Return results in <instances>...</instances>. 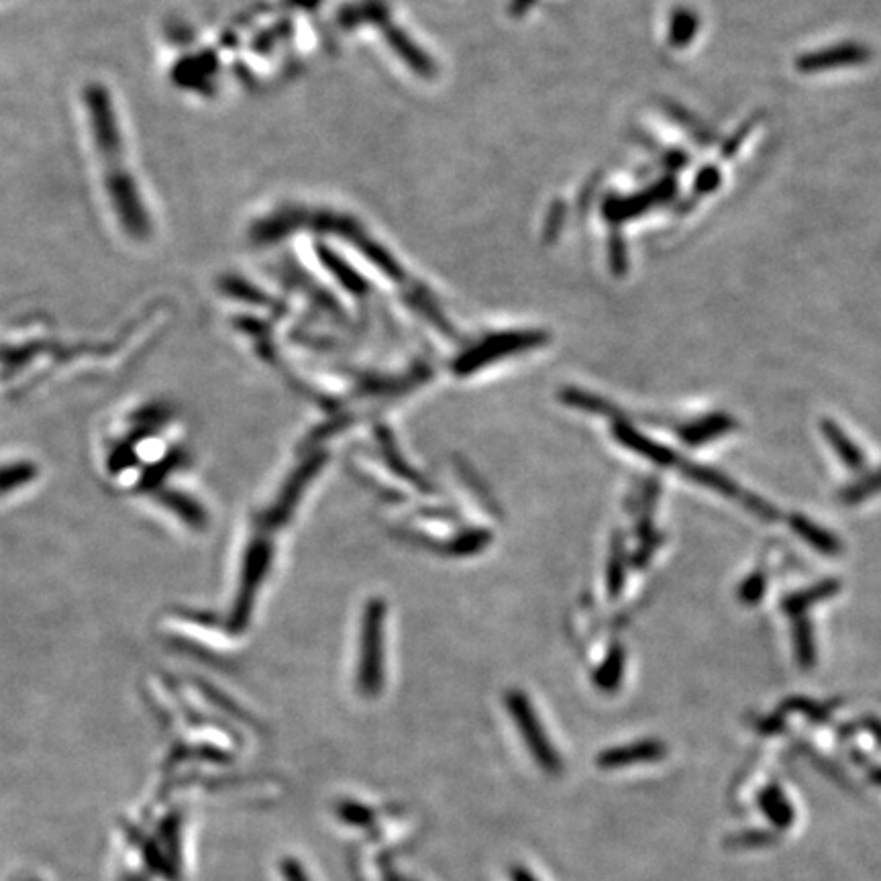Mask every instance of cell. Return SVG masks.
Returning <instances> with one entry per match:
<instances>
[{
  "label": "cell",
  "instance_id": "1",
  "mask_svg": "<svg viewBox=\"0 0 881 881\" xmlns=\"http://www.w3.org/2000/svg\"><path fill=\"white\" fill-rule=\"evenodd\" d=\"M90 100V117H92V133L96 137V143L107 147L105 160L107 170V186L113 194L111 198L117 200V209L121 215V221L125 227H131V235H145V213L141 209L139 192L135 190L133 182L127 176V168L121 158V133L115 125L113 129V115L107 109V96L102 90H92L88 94Z\"/></svg>",
  "mask_w": 881,
  "mask_h": 881
},
{
  "label": "cell",
  "instance_id": "2",
  "mask_svg": "<svg viewBox=\"0 0 881 881\" xmlns=\"http://www.w3.org/2000/svg\"><path fill=\"white\" fill-rule=\"evenodd\" d=\"M506 706L510 710V716L516 724L518 733H521L523 741L527 743L533 759L541 765L543 771H547L551 775L559 773L563 767L561 757H559L557 749L551 745L537 712L531 706V700L523 692L514 690V692H508Z\"/></svg>",
  "mask_w": 881,
  "mask_h": 881
},
{
  "label": "cell",
  "instance_id": "3",
  "mask_svg": "<svg viewBox=\"0 0 881 881\" xmlns=\"http://www.w3.org/2000/svg\"><path fill=\"white\" fill-rule=\"evenodd\" d=\"M384 614V602L372 600L364 618L359 686L368 696H376L384 684Z\"/></svg>",
  "mask_w": 881,
  "mask_h": 881
},
{
  "label": "cell",
  "instance_id": "4",
  "mask_svg": "<svg viewBox=\"0 0 881 881\" xmlns=\"http://www.w3.org/2000/svg\"><path fill=\"white\" fill-rule=\"evenodd\" d=\"M667 755V747L657 739H645L629 745L612 747L598 755V767L600 769H620L629 767L635 763H651L659 761Z\"/></svg>",
  "mask_w": 881,
  "mask_h": 881
},
{
  "label": "cell",
  "instance_id": "5",
  "mask_svg": "<svg viewBox=\"0 0 881 881\" xmlns=\"http://www.w3.org/2000/svg\"><path fill=\"white\" fill-rule=\"evenodd\" d=\"M614 437L618 439V443H623L625 447H629L631 451L639 453L641 457L657 463V465H671L676 461V453L671 449L647 439L645 435H641L639 431H635L633 427H629L627 423H616L614 425Z\"/></svg>",
  "mask_w": 881,
  "mask_h": 881
},
{
  "label": "cell",
  "instance_id": "6",
  "mask_svg": "<svg viewBox=\"0 0 881 881\" xmlns=\"http://www.w3.org/2000/svg\"><path fill=\"white\" fill-rule=\"evenodd\" d=\"M757 802H759V808L763 810V814L767 816V820L775 828H780V831H786V828H790L794 824V818H796L794 806L790 804L786 794L780 788H777L775 784L767 786L759 794Z\"/></svg>",
  "mask_w": 881,
  "mask_h": 881
},
{
  "label": "cell",
  "instance_id": "7",
  "mask_svg": "<svg viewBox=\"0 0 881 881\" xmlns=\"http://www.w3.org/2000/svg\"><path fill=\"white\" fill-rule=\"evenodd\" d=\"M623 667H625V653L623 649H614L606 663L596 671V686L604 692H612L618 688V682L623 680Z\"/></svg>",
  "mask_w": 881,
  "mask_h": 881
},
{
  "label": "cell",
  "instance_id": "8",
  "mask_svg": "<svg viewBox=\"0 0 881 881\" xmlns=\"http://www.w3.org/2000/svg\"><path fill=\"white\" fill-rule=\"evenodd\" d=\"M727 429H731V421L727 417H722V414H718V417H710V419H706L702 423L690 425L688 429L682 431V437L690 445H700V443H706L708 439L724 433Z\"/></svg>",
  "mask_w": 881,
  "mask_h": 881
},
{
  "label": "cell",
  "instance_id": "9",
  "mask_svg": "<svg viewBox=\"0 0 881 881\" xmlns=\"http://www.w3.org/2000/svg\"><path fill=\"white\" fill-rule=\"evenodd\" d=\"M623 582H625L623 543L614 541L612 557H610V563H608V594H610V598H616L620 592H623Z\"/></svg>",
  "mask_w": 881,
  "mask_h": 881
},
{
  "label": "cell",
  "instance_id": "10",
  "mask_svg": "<svg viewBox=\"0 0 881 881\" xmlns=\"http://www.w3.org/2000/svg\"><path fill=\"white\" fill-rule=\"evenodd\" d=\"M777 843V833L771 831H745L741 835H735L727 841L729 847L737 849H755V847H767Z\"/></svg>",
  "mask_w": 881,
  "mask_h": 881
},
{
  "label": "cell",
  "instance_id": "11",
  "mask_svg": "<svg viewBox=\"0 0 881 881\" xmlns=\"http://www.w3.org/2000/svg\"><path fill=\"white\" fill-rule=\"evenodd\" d=\"M490 543V535L484 531H470L465 533L461 539L455 541L453 545V553L457 555H472L478 553L480 549H484Z\"/></svg>",
  "mask_w": 881,
  "mask_h": 881
},
{
  "label": "cell",
  "instance_id": "12",
  "mask_svg": "<svg viewBox=\"0 0 881 881\" xmlns=\"http://www.w3.org/2000/svg\"><path fill=\"white\" fill-rule=\"evenodd\" d=\"M343 816L355 824H368L372 820L370 810H366L364 806H355V804H347L343 810Z\"/></svg>",
  "mask_w": 881,
  "mask_h": 881
},
{
  "label": "cell",
  "instance_id": "13",
  "mask_svg": "<svg viewBox=\"0 0 881 881\" xmlns=\"http://www.w3.org/2000/svg\"><path fill=\"white\" fill-rule=\"evenodd\" d=\"M510 877H512V881H539L529 869H525V867H514L512 871H510Z\"/></svg>",
  "mask_w": 881,
  "mask_h": 881
},
{
  "label": "cell",
  "instance_id": "14",
  "mask_svg": "<svg viewBox=\"0 0 881 881\" xmlns=\"http://www.w3.org/2000/svg\"><path fill=\"white\" fill-rule=\"evenodd\" d=\"M869 780H871V784H875V786L881 788V767H873V769L869 771Z\"/></svg>",
  "mask_w": 881,
  "mask_h": 881
}]
</instances>
